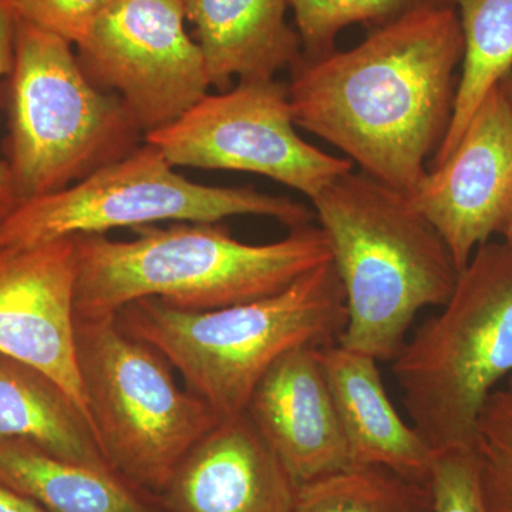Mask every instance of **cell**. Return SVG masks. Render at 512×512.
<instances>
[{
    "label": "cell",
    "mask_w": 512,
    "mask_h": 512,
    "mask_svg": "<svg viewBox=\"0 0 512 512\" xmlns=\"http://www.w3.org/2000/svg\"><path fill=\"white\" fill-rule=\"evenodd\" d=\"M464 39L457 9H423L370 30L353 49L291 69L296 127L410 195L439 150L456 103Z\"/></svg>",
    "instance_id": "1"
},
{
    "label": "cell",
    "mask_w": 512,
    "mask_h": 512,
    "mask_svg": "<svg viewBox=\"0 0 512 512\" xmlns=\"http://www.w3.org/2000/svg\"><path fill=\"white\" fill-rule=\"evenodd\" d=\"M131 241L76 237V319L116 316L143 298L187 311H214L284 291L330 261L325 234L312 224L271 244H245L220 222L143 225Z\"/></svg>",
    "instance_id": "2"
},
{
    "label": "cell",
    "mask_w": 512,
    "mask_h": 512,
    "mask_svg": "<svg viewBox=\"0 0 512 512\" xmlns=\"http://www.w3.org/2000/svg\"><path fill=\"white\" fill-rule=\"evenodd\" d=\"M311 201L345 293L338 343L393 360L417 313L454 292L460 272L450 249L409 195L362 171L340 175Z\"/></svg>",
    "instance_id": "3"
},
{
    "label": "cell",
    "mask_w": 512,
    "mask_h": 512,
    "mask_svg": "<svg viewBox=\"0 0 512 512\" xmlns=\"http://www.w3.org/2000/svg\"><path fill=\"white\" fill-rule=\"evenodd\" d=\"M346 319L332 261L284 291L228 308L187 311L143 298L117 313L121 328L158 350L218 420L245 414L256 384L285 353L338 343Z\"/></svg>",
    "instance_id": "4"
},
{
    "label": "cell",
    "mask_w": 512,
    "mask_h": 512,
    "mask_svg": "<svg viewBox=\"0 0 512 512\" xmlns=\"http://www.w3.org/2000/svg\"><path fill=\"white\" fill-rule=\"evenodd\" d=\"M392 362L410 423L431 450L474 448L485 404L512 376V249L481 245L443 311Z\"/></svg>",
    "instance_id": "5"
},
{
    "label": "cell",
    "mask_w": 512,
    "mask_h": 512,
    "mask_svg": "<svg viewBox=\"0 0 512 512\" xmlns=\"http://www.w3.org/2000/svg\"><path fill=\"white\" fill-rule=\"evenodd\" d=\"M8 79L3 161L16 205L79 183L143 144L123 100L87 77L72 43L20 16Z\"/></svg>",
    "instance_id": "6"
},
{
    "label": "cell",
    "mask_w": 512,
    "mask_h": 512,
    "mask_svg": "<svg viewBox=\"0 0 512 512\" xmlns=\"http://www.w3.org/2000/svg\"><path fill=\"white\" fill-rule=\"evenodd\" d=\"M76 360L111 468L134 487L161 494L185 454L220 420L178 387L170 362L128 335L117 315L76 319Z\"/></svg>",
    "instance_id": "7"
},
{
    "label": "cell",
    "mask_w": 512,
    "mask_h": 512,
    "mask_svg": "<svg viewBox=\"0 0 512 512\" xmlns=\"http://www.w3.org/2000/svg\"><path fill=\"white\" fill-rule=\"evenodd\" d=\"M237 215L274 218L291 229L315 212L254 187H210L177 173L163 151L144 141L133 153L55 194L16 205L0 220V248L104 235L158 221L220 222Z\"/></svg>",
    "instance_id": "8"
},
{
    "label": "cell",
    "mask_w": 512,
    "mask_h": 512,
    "mask_svg": "<svg viewBox=\"0 0 512 512\" xmlns=\"http://www.w3.org/2000/svg\"><path fill=\"white\" fill-rule=\"evenodd\" d=\"M177 167L265 175L309 200L353 170L348 158L330 156L296 131L288 84L239 82L205 94L170 126L144 136Z\"/></svg>",
    "instance_id": "9"
},
{
    "label": "cell",
    "mask_w": 512,
    "mask_h": 512,
    "mask_svg": "<svg viewBox=\"0 0 512 512\" xmlns=\"http://www.w3.org/2000/svg\"><path fill=\"white\" fill-rule=\"evenodd\" d=\"M185 22L180 0H116L77 46L84 73L123 100L144 136L180 119L211 86Z\"/></svg>",
    "instance_id": "10"
},
{
    "label": "cell",
    "mask_w": 512,
    "mask_h": 512,
    "mask_svg": "<svg viewBox=\"0 0 512 512\" xmlns=\"http://www.w3.org/2000/svg\"><path fill=\"white\" fill-rule=\"evenodd\" d=\"M444 239L458 272L500 232L512 207V111L494 87L446 160L409 195Z\"/></svg>",
    "instance_id": "11"
},
{
    "label": "cell",
    "mask_w": 512,
    "mask_h": 512,
    "mask_svg": "<svg viewBox=\"0 0 512 512\" xmlns=\"http://www.w3.org/2000/svg\"><path fill=\"white\" fill-rule=\"evenodd\" d=\"M76 282V238L0 248V355L55 379L93 424L77 370Z\"/></svg>",
    "instance_id": "12"
},
{
    "label": "cell",
    "mask_w": 512,
    "mask_h": 512,
    "mask_svg": "<svg viewBox=\"0 0 512 512\" xmlns=\"http://www.w3.org/2000/svg\"><path fill=\"white\" fill-rule=\"evenodd\" d=\"M318 349L301 346L279 357L245 409L298 487L353 466Z\"/></svg>",
    "instance_id": "13"
},
{
    "label": "cell",
    "mask_w": 512,
    "mask_h": 512,
    "mask_svg": "<svg viewBox=\"0 0 512 512\" xmlns=\"http://www.w3.org/2000/svg\"><path fill=\"white\" fill-rule=\"evenodd\" d=\"M293 483L245 414L220 420L161 491L167 512H292Z\"/></svg>",
    "instance_id": "14"
},
{
    "label": "cell",
    "mask_w": 512,
    "mask_h": 512,
    "mask_svg": "<svg viewBox=\"0 0 512 512\" xmlns=\"http://www.w3.org/2000/svg\"><path fill=\"white\" fill-rule=\"evenodd\" d=\"M318 357L353 464L389 468L429 483L434 451L400 416L384 387L379 360L340 343L322 346Z\"/></svg>",
    "instance_id": "15"
},
{
    "label": "cell",
    "mask_w": 512,
    "mask_h": 512,
    "mask_svg": "<svg viewBox=\"0 0 512 512\" xmlns=\"http://www.w3.org/2000/svg\"><path fill=\"white\" fill-rule=\"evenodd\" d=\"M195 26L211 86L227 92L232 79L259 82L291 70L303 56L298 30L286 22L289 0H180Z\"/></svg>",
    "instance_id": "16"
},
{
    "label": "cell",
    "mask_w": 512,
    "mask_h": 512,
    "mask_svg": "<svg viewBox=\"0 0 512 512\" xmlns=\"http://www.w3.org/2000/svg\"><path fill=\"white\" fill-rule=\"evenodd\" d=\"M22 440L74 463L113 470L93 424L42 370L0 355V441Z\"/></svg>",
    "instance_id": "17"
},
{
    "label": "cell",
    "mask_w": 512,
    "mask_h": 512,
    "mask_svg": "<svg viewBox=\"0 0 512 512\" xmlns=\"http://www.w3.org/2000/svg\"><path fill=\"white\" fill-rule=\"evenodd\" d=\"M0 483L46 512H160L116 471L64 460L28 441H0Z\"/></svg>",
    "instance_id": "18"
},
{
    "label": "cell",
    "mask_w": 512,
    "mask_h": 512,
    "mask_svg": "<svg viewBox=\"0 0 512 512\" xmlns=\"http://www.w3.org/2000/svg\"><path fill=\"white\" fill-rule=\"evenodd\" d=\"M464 55L453 119L431 168L456 147L468 121L512 67V0H458Z\"/></svg>",
    "instance_id": "19"
},
{
    "label": "cell",
    "mask_w": 512,
    "mask_h": 512,
    "mask_svg": "<svg viewBox=\"0 0 512 512\" xmlns=\"http://www.w3.org/2000/svg\"><path fill=\"white\" fill-rule=\"evenodd\" d=\"M292 512H430L429 484L353 464L299 485Z\"/></svg>",
    "instance_id": "20"
},
{
    "label": "cell",
    "mask_w": 512,
    "mask_h": 512,
    "mask_svg": "<svg viewBox=\"0 0 512 512\" xmlns=\"http://www.w3.org/2000/svg\"><path fill=\"white\" fill-rule=\"evenodd\" d=\"M458 0H289L309 59L336 50V37L352 25L370 30L423 9H457Z\"/></svg>",
    "instance_id": "21"
},
{
    "label": "cell",
    "mask_w": 512,
    "mask_h": 512,
    "mask_svg": "<svg viewBox=\"0 0 512 512\" xmlns=\"http://www.w3.org/2000/svg\"><path fill=\"white\" fill-rule=\"evenodd\" d=\"M474 451L487 512H512V397L504 389L485 404Z\"/></svg>",
    "instance_id": "22"
},
{
    "label": "cell",
    "mask_w": 512,
    "mask_h": 512,
    "mask_svg": "<svg viewBox=\"0 0 512 512\" xmlns=\"http://www.w3.org/2000/svg\"><path fill=\"white\" fill-rule=\"evenodd\" d=\"M427 484L430 512H487L474 448L434 454Z\"/></svg>",
    "instance_id": "23"
},
{
    "label": "cell",
    "mask_w": 512,
    "mask_h": 512,
    "mask_svg": "<svg viewBox=\"0 0 512 512\" xmlns=\"http://www.w3.org/2000/svg\"><path fill=\"white\" fill-rule=\"evenodd\" d=\"M20 18L49 30L72 45L86 39L116 0H15Z\"/></svg>",
    "instance_id": "24"
},
{
    "label": "cell",
    "mask_w": 512,
    "mask_h": 512,
    "mask_svg": "<svg viewBox=\"0 0 512 512\" xmlns=\"http://www.w3.org/2000/svg\"><path fill=\"white\" fill-rule=\"evenodd\" d=\"M19 12L15 0H0V79L12 67ZM16 207V198L5 161L0 160V220Z\"/></svg>",
    "instance_id": "25"
},
{
    "label": "cell",
    "mask_w": 512,
    "mask_h": 512,
    "mask_svg": "<svg viewBox=\"0 0 512 512\" xmlns=\"http://www.w3.org/2000/svg\"><path fill=\"white\" fill-rule=\"evenodd\" d=\"M0 512H46L25 495L0 483Z\"/></svg>",
    "instance_id": "26"
},
{
    "label": "cell",
    "mask_w": 512,
    "mask_h": 512,
    "mask_svg": "<svg viewBox=\"0 0 512 512\" xmlns=\"http://www.w3.org/2000/svg\"><path fill=\"white\" fill-rule=\"evenodd\" d=\"M498 87H500L501 92H503L505 100H507L508 106H510L512 111V67L510 72L505 74L504 79L501 80Z\"/></svg>",
    "instance_id": "27"
},
{
    "label": "cell",
    "mask_w": 512,
    "mask_h": 512,
    "mask_svg": "<svg viewBox=\"0 0 512 512\" xmlns=\"http://www.w3.org/2000/svg\"><path fill=\"white\" fill-rule=\"evenodd\" d=\"M500 234L504 235L505 244L512 249V207L510 212H508L507 218H505L503 227L500 229Z\"/></svg>",
    "instance_id": "28"
},
{
    "label": "cell",
    "mask_w": 512,
    "mask_h": 512,
    "mask_svg": "<svg viewBox=\"0 0 512 512\" xmlns=\"http://www.w3.org/2000/svg\"><path fill=\"white\" fill-rule=\"evenodd\" d=\"M504 390L512 397V376L508 377L507 387Z\"/></svg>",
    "instance_id": "29"
}]
</instances>
